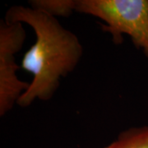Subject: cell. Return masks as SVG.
Here are the masks:
<instances>
[{
	"instance_id": "cell-1",
	"label": "cell",
	"mask_w": 148,
	"mask_h": 148,
	"mask_svg": "<svg viewBox=\"0 0 148 148\" xmlns=\"http://www.w3.org/2000/svg\"><path fill=\"white\" fill-rule=\"evenodd\" d=\"M4 20L27 24L36 35V41L21 64L33 78L16 105L27 107L36 100H50L58 90L60 78L74 71L82 57L83 47L78 37L63 27L57 17L32 7L12 6Z\"/></svg>"
},
{
	"instance_id": "cell-2",
	"label": "cell",
	"mask_w": 148,
	"mask_h": 148,
	"mask_svg": "<svg viewBox=\"0 0 148 148\" xmlns=\"http://www.w3.org/2000/svg\"><path fill=\"white\" fill-rule=\"evenodd\" d=\"M75 12L101 19L115 45L128 35L148 58V0H76Z\"/></svg>"
},
{
	"instance_id": "cell-3",
	"label": "cell",
	"mask_w": 148,
	"mask_h": 148,
	"mask_svg": "<svg viewBox=\"0 0 148 148\" xmlns=\"http://www.w3.org/2000/svg\"><path fill=\"white\" fill-rule=\"evenodd\" d=\"M27 33L21 22L0 23V116L12 110L21 95L29 87V82L18 78L20 67L15 61L26 40Z\"/></svg>"
},
{
	"instance_id": "cell-4",
	"label": "cell",
	"mask_w": 148,
	"mask_h": 148,
	"mask_svg": "<svg viewBox=\"0 0 148 148\" xmlns=\"http://www.w3.org/2000/svg\"><path fill=\"white\" fill-rule=\"evenodd\" d=\"M103 148H148V124L122 131L115 140Z\"/></svg>"
},
{
	"instance_id": "cell-5",
	"label": "cell",
	"mask_w": 148,
	"mask_h": 148,
	"mask_svg": "<svg viewBox=\"0 0 148 148\" xmlns=\"http://www.w3.org/2000/svg\"><path fill=\"white\" fill-rule=\"evenodd\" d=\"M30 5L54 17H68L75 12L76 0H32Z\"/></svg>"
}]
</instances>
